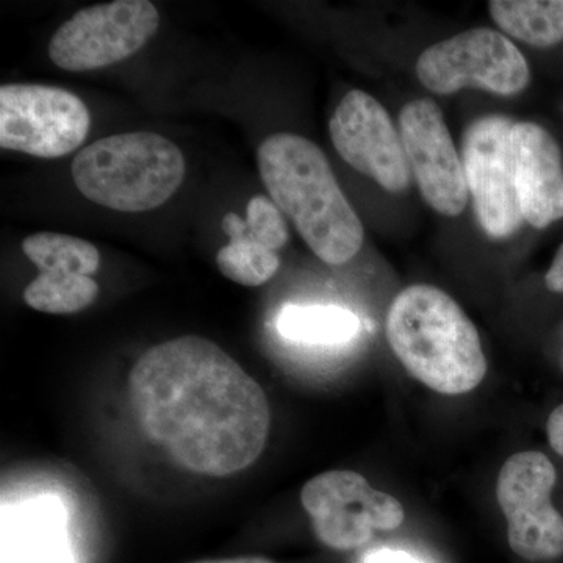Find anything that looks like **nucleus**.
I'll return each instance as SVG.
<instances>
[{"label":"nucleus","instance_id":"f257e3e1","mask_svg":"<svg viewBox=\"0 0 563 563\" xmlns=\"http://www.w3.org/2000/svg\"><path fill=\"white\" fill-rule=\"evenodd\" d=\"M128 388L141 432L187 472L232 476L257 462L268 442L272 409L261 384L202 336L152 346Z\"/></svg>","mask_w":563,"mask_h":563},{"label":"nucleus","instance_id":"f03ea898","mask_svg":"<svg viewBox=\"0 0 563 563\" xmlns=\"http://www.w3.org/2000/svg\"><path fill=\"white\" fill-rule=\"evenodd\" d=\"M269 199L290 218L317 257L343 265L362 250L365 231L324 152L295 133H274L257 151Z\"/></svg>","mask_w":563,"mask_h":563},{"label":"nucleus","instance_id":"7ed1b4c3","mask_svg":"<svg viewBox=\"0 0 563 563\" xmlns=\"http://www.w3.org/2000/svg\"><path fill=\"white\" fill-rule=\"evenodd\" d=\"M385 329L404 368L433 391L465 395L487 374L476 325L440 288L418 284L396 295Z\"/></svg>","mask_w":563,"mask_h":563},{"label":"nucleus","instance_id":"20e7f679","mask_svg":"<svg viewBox=\"0 0 563 563\" xmlns=\"http://www.w3.org/2000/svg\"><path fill=\"white\" fill-rule=\"evenodd\" d=\"M70 174L88 201L140 213L162 207L179 190L185 157L177 144L158 133H118L84 147Z\"/></svg>","mask_w":563,"mask_h":563},{"label":"nucleus","instance_id":"39448f33","mask_svg":"<svg viewBox=\"0 0 563 563\" xmlns=\"http://www.w3.org/2000/svg\"><path fill=\"white\" fill-rule=\"evenodd\" d=\"M417 76L422 87L440 96L479 88L510 98L526 90L531 69L504 33L479 27L428 47L418 57Z\"/></svg>","mask_w":563,"mask_h":563},{"label":"nucleus","instance_id":"423d86ee","mask_svg":"<svg viewBox=\"0 0 563 563\" xmlns=\"http://www.w3.org/2000/svg\"><path fill=\"white\" fill-rule=\"evenodd\" d=\"M303 510L325 547L352 551L365 547L376 531H395L404 523L402 504L376 490L362 474L332 470L303 485Z\"/></svg>","mask_w":563,"mask_h":563},{"label":"nucleus","instance_id":"0eeeda50","mask_svg":"<svg viewBox=\"0 0 563 563\" xmlns=\"http://www.w3.org/2000/svg\"><path fill=\"white\" fill-rule=\"evenodd\" d=\"M91 117L79 96L58 87H0V147L38 158L70 154L90 132Z\"/></svg>","mask_w":563,"mask_h":563},{"label":"nucleus","instance_id":"6e6552de","mask_svg":"<svg viewBox=\"0 0 563 563\" xmlns=\"http://www.w3.org/2000/svg\"><path fill=\"white\" fill-rule=\"evenodd\" d=\"M158 25L161 14L150 0L87 7L54 33L49 57L70 73L107 68L135 55L157 33Z\"/></svg>","mask_w":563,"mask_h":563},{"label":"nucleus","instance_id":"1a4fd4ad","mask_svg":"<svg viewBox=\"0 0 563 563\" xmlns=\"http://www.w3.org/2000/svg\"><path fill=\"white\" fill-rule=\"evenodd\" d=\"M555 481L553 462L537 451L514 454L499 472L496 499L507 520V540L525 561L553 562L563 555V517L551 503Z\"/></svg>","mask_w":563,"mask_h":563},{"label":"nucleus","instance_id":"9d476101","mask_svg":"<svg viewBox=\"0 0 563 563\" xmlns=\"http://www.w3.org/2000/svg\"><path fill=\"white\" fill-rule=\"evenodd\" d=\"M514 125L509 117L487 114L463 133L462 162L474 213L483 231L496 240L512 236L525 222L515 190Z\"/></svg>","mask_w":563,"mask_h":563},{"label":"nucleus","instance_id":"9b49d317","mask_svg":"<svg viewBox=\"0 0 563 563\" xmlns=\"http://www.w3.org/2000/svg\"><path fill=\"white\" fill-rule=\"evenodd\" d=\"M329 133L333 147L355 172L390 192H402L412 181L401 133L383 103L372 95L352 90L343 96Z\"/></svg>","mask_w":563,"mask_h":563},{"label":"nucleus","instance_id":"f8f14e48","mask_svg":"<svg viewBox=\"0 0 563 563\" xmlns=\"http://www.w3.org/2000/svg\"><path fill=\"white\" fill-rule=\"evenodd\" d=\"M399 133L424 201L444 217L463 213L470 199L465 169L440 107L426 98L406 103Z\"/></svg>","mask_w":563,"mask_h":563},{"label":"nucleus","instance_id":"ddd939ff","mask_svg":"<svg viewBox=\"0 0 563 563\" xmlns=\"http://www.w3.org/2000/svg\"><path fill=\"white\" fill-rule=\"evenodd\" d=\"M22 251L40 269L25 287L24 301L36 312L73 314L90 307L99 295L101 255L95 244L65 233L38 232L22 242Z\"/></svg>","mask_w":563,"mask_h":563},{"label":"nucleus","instance_id":"4468645a","mask_svg":"<svg viewBox=\"0 0 563 563\" xmlns=\"http://www.w3.org/2000/svg\"><path fill=\"white\" fill-rule=\"evenodd\" d=\"M515 190L525 222L536 229L563 220V158L558 141L542 125L515 122L510 133Z\"/></svg>","mask_w":563,"mask_h":563},{"label":"nucleus","instance_id":"2eb2a0df","mask_svg":"<svg viewBox=\"0 0 563 563\" xmlns=\"http://www.w3.org/2000/svg\"><path fill=\"white\" fill-rule=\"evenodd\" d=\"M488 10L506 35L528 46H558L563 41V0H492Z\"/></svg>","mask_w":563,"mask_h":563},{"label":"nucleus","instance_id":"dca6fc26","mask_svg":"<svg viewBox=\"0 0 563 563\" xmlns=\"http://www.w3.org/2000/svg\"><path fill=\"white\" fill-rule=\"evenodd\" d=\"M221 229L231 239L217 255L222 276L243 287H261L276 276L280 268L279 254L252 239L246 220L228 213L222 218Z\"/></svg>","mask_w":563,"mask_h":563},{"label":"nucleus","instance_id":"f3484780","mask_svg":"<svg viewBox=\"0 0 563 563\" xmlns=\"http://www.w3.org/2000/svg\"><path fill=\"white\" fill-rule=\"evenodd\" d=\"M277 329L292 342L336 344L354 339L361 321L343 307L285 306L277 318Z\"/></svg>","mask_w":563,"mask_h":563},{"label":"nucleus","instance_id":"a211bd4d","mask_svg":"<svg viewBox=\"0 0 563 563\" xmlns=\"http://www.w3.org/2000/svg\"><path fill=\"white\" fill-rule=\"evenodd\" d=\"M246 224L252 239L268 250L280 251L290 240L285 214L266 196H254L247 203Z\"/></svg>","mask_w":563,"mask_h":563},{"label":"nucleus","instance_id":"6ab92c4d","mask_svg":"<svg viewBox=\"0 0 563 563\" xmlns=\"http://www.w3.org/2000/svg\"><path fill=\"white\" fill-rule=\"evenodd\" d=\"M547 432L551 448L563 457V404L548 418Z\"/></svg>","mask_w":563,"mask_h":563},{"label":"nucleus","instance_id":"aec40b11","mask_svg":"<svg viewBox=\"0 0 563 563\" xmlns=\"http://www.w3.org/2000/svg\"><path fill=\"white\" fill-rule=\"evenodd\" d=\"M548 290L563 295V244L555 252L554 261L544 276Z\"/></svg>","mask_w":563,"mask_h":563},{"label":"nucleus","instance_id":"412c9836","mask_svg":"<svg viewBox=\"0 0 563 563\" xmlns=\"http://www.w3.org/2000/svg\"><path fill=\"white\" fill-rule=\"evenodd\" d=\"M366 563H422L415 559L413 555L406 553V551L398 550H380L376 551L368 558Z\"/></svg>","mask_w":563,"mask_h":563},{"label":"nucleus","instance_id":"4be33fe9","mask_svg":"<svg viewBox=\"0 0 563 563\" xmlns=\"http://www.w3.org/2000/svg\"><path fill=\"white\" fill-rule=\"evenodd\" d=\"M195 563H274L266 558H258V555H246V558L235 559H220V561H202Z\"/></svg>","mask_w":563,"mask_h":563}]
</instances>
